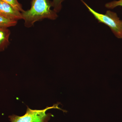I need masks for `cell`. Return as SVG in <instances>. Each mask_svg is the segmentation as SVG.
I'll return each instance as SVG.
<instances>
[{
    "mask_svg": "<svg viewBox=\"0 0 122 122\" xmlns=\"http://www.w3.org/2000/svg\"><path fill=\"white\" fill-rule=\"evenodd\" d=\"M51 7H52V2L49 0H32L30 8L21 12L25 26L30 28L37 21L44 19H56L57 13L51 10Z\"/></svg>",
    "mask_w": 122,
    "mask_h": 122,
    "instance_id": "6da1fadb",
    "label": "cell"
},
{
    "mask_svg": "<svg viewBox=\"0 0 122 122\" xmlns=\"http://www.w3.org/2000/svg\"><path fill=\"white\" fill-rule=\"evenodd\" d=\"M105 6L107 8L109 9H113L118 6L122 7V0H114L108 2L105 5Z\"/></svg>",
    "mask_w": 122,
    "mask_h": 122,
    "instance_id": "ba28073f",
    "label": "cell"
},
{
    "mask_svg": "<svg viewBox=\"0 0 122 122\" xmlns=\"http://www.w3.org/2000/svg\"><path fill=\"white\" fill-rule=\"evenodd\" d=\"M64 0H53L52 2V7L56 12H59L62 8V3Z\"/></svg>",
    "mask_w": 122,
    "mask_h": 122,
    "instance_id": "9c48e42d",
    "label": "cell"
},
{
    "mask_svg": "<svg viewBox=\"0 0 122 122\" xmlns=\"http://www.w3.org/2000/svg\"><path fill=\"white\" fill-rule=\"evenodd\" d=\"M3 1L10 5L13 8L17 11L22 12L24 11L20 4L19 3L17 0H2Z\"/></svg>",
    "mask_w": 122,
    "mask_h": 122,
    "instance_id": "52a82bcc",
    "label": "cell"
},
{
    "mask_svg": "<svg viewBox=\"0 0 122 122\" xmlns=\"http://www.w3.org/2000/svg\"><path fill=\"white\" fill-rule=\"evenodd\" d=\"M0 15L8 19L17 21L22 20L21 12L2 0H0Z\"/></svg>",
    "mask_w": 122,
    "mask_h": 122,
    "instance_id": "277c9868",
    "label": "cell"
},
{
    "mask_svg": "<svg viewBox=\"0 0 122 122\" xmlns=\"http://www.w3.org/2000/svg\"><path fill=\"white\" fill-rule=\"evenodd\" d=\"M53 109L63 111L57 104L42 110H32L27 107L26 113L24 115L20 116L13 115L9 116V118L11 122H49L51 117L53 115L51 114L46 113V112Z\"/></svg>",
    "mask_w": 122,
    "mask_h": 122,
    "instance_id": "3957f363",
    "label": "cell"
},
{
    "mask_svg": "<svg viewBox=\"0 0 122 122\" xmlns=\"http://www.w3.org/2000/svg\"><path fill=\"white\" fill-rule=\"evenodd\" d=\"M81 0L99 22L109 26L116 37L122 39V20H120L117 13L110 10L107 11L105 14L99 13L91 8L83 0Z\"/></svg>",
    "mask_w": 122,
    "mask_h": 122,
    "instance_id": "7a4b0ae2",
    "label": "cell"
},
{
    "mask_svg": "<svg viewBox=\"0 0 122 122\" xmlns=\"http://www.w3.org/2000/svg\"><path fill=\"white\" fill-rule=\"evenodd\" d=\"M17 23V21L10 20L0 15V27L9 28L15 26Z\"/></svg>",
    "mask_w": 122,
    "mask_h": 122,
    "instance_id": "8992f818",
    "label": "cell"
},
{
    "mask_svg": "<svg viewBox=\"0 0 122 122\" xmlns=\"http://www.w3.org/2000/svg\"><path fill=\"white\" fill-rule=\"evenodd\" d=\"M11 33L8 28L0 27V52L4 51L9 45Z\"/></svg>",
    "mask_w": 122,
    "mask_h": 122,
    "instance_id": "5b68a950",
    "label": "cell"
}]
</instances>
